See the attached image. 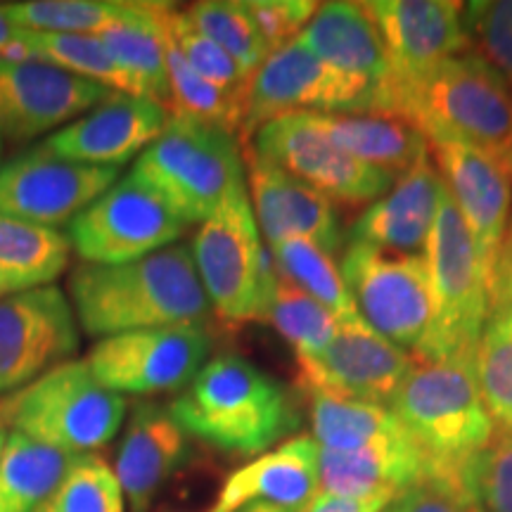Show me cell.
<instances>
[{
    "label": "cell",
    "mask_w": 512,
    "mask_h": 512,
    "mask_svg": "<svg viewBox=\"0 0 512 512\" xmlns=\"http://www.w3.org/2000/svg\"><path fill=\"white\" fill-rule=\"evenodd\" d=\"M69 302L91 337L207 325L209 297L188 245L166 247L119 266L81 264L69 278Z\"/></svg>",
    "instance_id": "1"
},
{
    "label": "cell",
    "mask_w": 512,
    "mask_h": 512,
    "mask_svg": "<svg viewBox=\"0 0 512 512\" xmlns=\"http://www.w3.org/2000/svg\"><path fill=\"white\" fill-rule=\"evenodd\" d=\"M169 411L190 439L242 458L266 453L302 425L290 389L238 354L209 358Z\"/></svg>",
    "instance_id": "2"
},
{
    "label": "cell",
    "mask_w": 512,
    "mask_h": 512,
    "mask_svg": "<svg viewBox=\"0 0 512 512\" xmlns=\"http://www.w3.org/2000/svg\"><path fill=\"white\" fill-rule=\"evenodd\" d=\"M389 408L432 460L437 482L467 494V465L489 446L496 432V422L479 394L475 361L415 366Z\"/></svg>",
    "instance_id": "3"
},
{
    "label": "cell",
    "mask_w": 512,
    "mask_h": 512,
    "mask_svg": "<svg viewBox=\"0 0 512 512\" xmlns=\"http://www.w3.org/2000/svg\"><path fill=\"white\" fill-rule=\"evenodd\" d=\"M131 174L188 226L209 221L249 192L238 136L185 117L169 119L162 136L136 159Z\"/></svg>",
    "instance_id": "4"
},
{
    "label": "cell",
    "mask_w": 512,
    "mask_h": 512,
    "mask_svg": "<svg viewBox=\"0 0 512 512\" xmlns=\"http://www.w3.org/2000/svg\"><path fill=\"white\" fill-rule=\"evenodd\" d=\"M403 119L427 140H458L482 152L512 185V91L477 53L467 50L434 69L406 95Z\"/></svg>",
    "instance_id": "5"
},
{
    "label": "cell",
    "mask_w": 512,
    "mask_h": 512,
    "mask_svg": "<svg viewBox=\"0 0 512 512\" xmlns=\"http://www.w3.org/2000/svg\"><path fill=\"white\" fill-rule=\"evenodd\" d=\"M425 261L432 316L415 354L422 363L475 361L489 323V292L475 240L446 185L425 245Z\"/></svg>",
    "instance_id": "6"
},
{
    "label": "cell",
    "mask_w": 512,
    "mask_h": 512,
    "mask_svg": "<svg viewBox=\"0 0 512 512\" xmlns=\"http://www.w3.org/2000/svg\"><path fill=\"white\" fill-rule=\"evenodd\" d=\"M128 403L95 380L83 361H67L0 401V415L12 432L57 448L67 456H88L117 437Z\"/></svg>",
    "instance_id": "7"
},
{
    "label": "cell",
    "mask_w": 512,
    "mask_h": 512,
    "mask_svg": "<svg viewBox=\"0 0 512 512\" xmlns=\"http://www.w3.org/2000/svg\"><path fill=\"white\" fill-rule=\"evenodd\" d=\"M190 249L211 311L233 325L261 323L278 268L261 242L249 192L200 223Z\"/></svg>",
    "instance_id": "8"
},
{
    "label": "cell",
    "mask_w": 512,
    "mask_h": 512,
    "mask_svg": "<svg viewBox=\"0 0 512 512\" xmlns=\"http://www.w3.org/2000/svg\"><path fill=\"white\" fill-rule=\"evenodd\" d=\"M297 112L387 117L380 95L330 69L294 38L285 48L268 55L249 81L240 138L247 140L268 121Z\"/></svg>",
    "instance_id": "9"
},
{
    "label": "cell",
    "mask_w": 512,
    "mask_h": 512,
    "mask_svg": "<svg viewBox=\"0 0 512 512\" xmlns=\"http://www.w3.org/2000/svg\"><path fill=\"white\" fill-rule=\"evenodd\" d=\"M342 278L368 328L396 347L418 349L432 316L425 254L349 242L342 252Z\"/></svg>",
    "instance_id": "10"
},
{
    "label": "cell",
    "mask_w": 512,
    "mask_h": 512,
    "mask_svg": "<svg viewBox=\"0 0 512 512\" xmlns=\"http://www.w3.org/2000/svg\"><path fill=\"white\" fill-rule=\"evenodd\" d=\"M185 228L188 223L128 174L69 223L67 238L83 264L119 266L174 247Z\"/></svg>",
    "instance_id": "11"
},
{
    "label": "cell",
    "mask_w": 512,
    "mask_h": 512,
    "mask_svg": "<svg viewBox=\"0 0 512 512\" xmlns=\"http://www.w3.org/2000/svg\"><path fill=\"white\" fill-rule=\"evenodd\" d=\"M211 347L207 325H174L100 339L86 363L95 380L119 396L176 394L207 366Z\"/></svg>",
    "instance_id": "12"
},
{
    "label": "cell",
    "mask_w": 512,
    "mask_h": 512,
    "mask_svg": "<svg viewBox=\"0 0 512 512\" xmlns=\"http://www.w3.org/2000/svg\"><path fill=\"white\" fill-rule=\"evenodd\" d=\"M252 150L332 202L368 204L387 195L394 174L363 164L325 136L313 112L285 114L254 133Z\"/></svg>",
    "instance_id": "13"
},
{
    "label": "cell",
    "mask_w": 512,
    "mask_h": 512,
    "mask_svg": "<svg viewBox=\"0 0 512 512\" xmlns=\"http://www.w3.org/2000/svg\"><path fill=\"white\" fill-rule=\"evenodd\" d=\"M79 349L74 306L53 285L0 299V396H10L72 361Z\"/></svg>",
    "instance_id": "14"
},
{
    "label": "cell",
    "mask_w": 512,
    "mask_h": 512,
    "mask_svg": "<svg viewBox=\"0 0 512 512\" xmlns=\"http://www.w3.org/2000/svg\"><path fill=\"white\" fill-rule=\"evenodd\" d=\"M363 8L380 31L392 67L396 110L403 100L451 57L470 50L463 27V3L453 0H370Z\"/></svg>",
    "instance_id": "15"
},
{
    "label": "cell",
    "mask_w": 512,
    "mask_h": 512,
    "mask_svg": "<svg viewBox=\"0 0 512 512\" xmlns=\"http://www.w3.org/2000/svg\"><path fill=\"white\" fill-rule=\"evenodd\" d=\"M119 166H91L41 147L0 166V216L60 228L119 181Z\"/></svg>",
    "instance_id": "16"
},
{
    "label": "cell",
    "mask_w": 512,
    "mask_h": 512,
    "mask_svg": "<svg viewBox=\"0 0 512 512\" xmlns=\"http://www.w3.org/2000/svg\"><path fill=\"white\" fill-rule=\"evenodd\" d=\"M112 91L48 62L0 60V133L27 143L95 110Z\"/></svg>",
    "instance_id": "17"
},
{
    "label": "cell",
    "mask_w": 512,
    "mask_h": 512,
    "mask_svg": "<svg viewBox=\"0 0 512 512\" xmlns=\"http://www.w3.org/2000/svg\"><path fill=\"white\" fill-rule=\"evenodd\" d=\"M415 361L366 323L342 325L318 356L299 358L302 387L309 394L387 406L413 373Z\"/></svg>",
    "instance_id": "18"
},
{
    "label": "cell",
    "mask_w": 512,
    "mask_h": 512,
    "mask_svg": "<svg viewBox=\"0 0 512 512\" xmlns=\"http://www.w3.org/2000/svg\"><path fill=\"white\" fill-rule=\"evenodd\" d=\"M249 200L254 219L268 247L302 238L337 256L344 252V230L335 202L259 157L252 147L245 150Z\"/></svg>",
    "instance_id": "19"
},
{
    "label": "cell",
    "mask_w": 512,
    "mask_h": 512,
    "mask_svg": "<svg viewBox=\"0 0 512 512\" xmlns=\"http://www.w3.org/2000/svg\"><path fill=\"white\" fill-rule=\"evenodd\" d=\"M171 114L155 100L114 93L95 110L43 140L41 150L69 162L124 166L140 157L169 124Z\"/></svg>",
    "instance_id": "20"
},
{
    "label": "cell",
    "mask_w": 512,
    "mask_h": 512,
    "mask_svg": "<svg viewBox=\"0 0 512 512\" xmlns=\"http://www.w3.org/2000/svg\"><path fill=\"white\" fill-rule=\"evenodd\" d=\"M434 150L446 190L463 216L472 240H475L479 264L489 283L491 268L501 252L510 226L512 185L498 164L470 145L448 138L427 140Z\"/></svg>",
    "instance_id": "21"
},
{
    "label": "cell",
    "mask_w": 512,
    "mask_h": 512,
    "mask_svg": "<svg viewBox=\"0 0 512 512\" xmlns=\"http://www.w3.org/2000/svg\"><path fill=\"white\" fill-rule=\"evenodd\" d=\"M299 41L330 69L375 91L384 102L387 117L399 119L392 67L380 31L363 3H323L299 34Z\"/></svg>",
    "instance_id": "22"
},
{
    "label": "cell",
    "mask_w": 512,
    "mask_h": 512,
    "mask_svg": "<svg viewBox=\"0 0 512 512\" xmlns=\"http://www.w3.org/2000/svg\"><path fill=\"white\" fill-rule=\"evenodd\" d=\"M188 456L190 437L169 406H136L114 460V475L131 512H150L162 486L181 470Z\"/></svg>",
    "instance_id": "23"
},
{
    "label": "cell",
    "mask_w": 512,
    "mask_h": 512,
    "mask_svg": "<svg viewBox=\"0 0 512 512\" xmlns=\"http://www.w3.org/2000/svg\"><path fill=\"white\" fill-rule=\"evenodd\" d=\"M444 178L432 157H422L406 174L396 178L392 190L363 211L351 228L349 242H366L384 252H425L437 216Z\"/></svg>",
    "instance_id": "24"
},
{
    "label": "cell",
    "mask_w": 512,
    "mask_h": 512,
    "mask_svg": "<svg viewBox=\"0 0 512 512\" xmlns=\"http://www.w3.org/2000/svg\"><path fill=\"white\" fill-rule=\"evenodd\" d=\"M320 448V446H318ZM320 491L342 498H399L403 491L437 482L432 460L415 441L401 439L363 451H318Z\"/></svg>",
    "instance_id": "25"
},
{
    "label": "cell",
    "mask_w": 512,
    "mask_h": 512,
    "mask_svg": "<svg viewBox=\"0 0 512 512\" xmlns=\"http://www.w3.org/2000/svg\"><path fill=\"white\" fill-rule=\"evenodd\" d=\"M318 451L313 437L299 434L261 453L226 479L214 508L235 512L242 505L261 501L287 512H304L320 491Z\"/></svg>",
    "instance_id": "26"
},
{
    "label": "cell",
    "mask_w": 512,
    "mask_h": 512,
    "mask_svg": "<svg viewBox=\"0 0 512 512\" xmlns=\"http://www.w3.org/2000/svg\"><path fill=\"white\" fill-rule=\"evenodd\" d=\"M325 136L347 155L399 178L430 155V143L418 126L406 119L373 114H316Z\"/></svg>",
    "instance_id": "27"
},
{
    "label": "cell",
    "mask_w": 512,
    "mask_h": 512,
    "mask_svg": "<svg viewBox=\"0 0 512 512\" xmlns=\"http://www.w3.org/2000/svg\"><path fill=\"white\" fill-rule=\"evenodd\" d=\"M166 3H157V29L162 36L164 46V64H166V81H169V114L171 117H185L204 121L226 128L240 138L242 126H245L247 114V91L235 93L219 88L216 83L204 79L190 67L188 60L171 41L162 24V12Z\"/></svg>",
    "instance_id": "28"
},
{
    "label": "cell",
    "mask_w": 512,
    "mask_h": 512,
    "mask_svg": "<svg viewBox=\"0 0 512 512\" xmlns=\"http://www.w3.org/2000/svg\"><path fill=\"white\" fill-rule=\"evenodd\" d=\"M311 430L320 448L344 453L408 439L392 408L330 394H311Z\"/></svg>",
    "instance_id": "29"
},
{
    "label": "cell",
    "mask_w": 512,
    "mask_h": 512,
    "mask_svg": "<svg viewBox=\"0 0 512 512\" xmlns=\"http://www.w3.org/2000/svg\"><path fill=\"white\" fill-rule=\"evenodd\" d=\"M157 3L131 0L124 19L110 24L98 36L114 60L143 88L145 98L169 110V81H166L164 46L157 29Z\"/></svg>",
    "instance_id": "30"
},
{
    "label": "cell",
    "mask_w": 512,
    "mask_h": 512,
    "mask_svg": "<svg viewBox=\"0 0 512 512\" xmlns=\"http://www.w3.org/2000/svg\"><path fill=\"white\" fill-rule=\"evenodd\" d=\"M74 458L10 432L0 458V512H36L67 475Z\"/></svg>",
    "instance_id": "31"
},
{
    "label": "cell",
    "mask_w": 512,
    "mask_h": 512,
    "mask_svg": "<svg viewBox=\"0 0 512 512\" xmlns=\"http://www.w3.org/2000/svg\"><path fill=\"white\" fill-rule=\"evenodd\" d=\"M24 60L48 62L81 79L110 88L112 93L145 98L140 83L114 60L98 36L88 34H31L22 31ZM150 100V98H147Z\"/></svg>",
    "instance_id": "32"
},
{
    "label": "cell",
    "mask_w": 512,
    "mask_h": 512,
    "mask_svg": "<svg viewBox=\"0 0 512 512\" xmlns=\"http://www.w3.org/2000/svg\"><path fill=\"white\" fill-rule=\"evenodd\" d=\"M72 242L57 228L0 216V271L24 290L46 287L69 266Z\"/></svg>",
    "instance_id": "33"
},
{
    "label": "cell",
    "mask_w": 512,
    "mask_h": 512,
    "mask_svg": "<svg viewBox=\"0 0 512 512\" xmlns=\"http://www.w3.org/2000/svg\"><path fill=\"white\" fill-rule=\"evenodd\" d=\"M271 256L275 261V268L287 280H292L299 290H304L318 304H323L339 323H363L335 256L302 238H292L280 242V245H273Z\"/></svg>",
    "instance_id": "34"
},
{
    "label": "cell",
    "mask_w": 512,
    "mask_h": 512,
    "mask_svg": "<svg viewBox=\"0 0 512 512\" xmlns=\"http://www.w3.org/2000/svg\"><path fill=\"white\" fill-rule=\"evenodd\" d=\"M261 323H271L299 358L318 356L332 344L342 323L278 271Z\"/></svg>",
    "instance_id": "35"
},
{
    "label": "cell",
    "mask_w": 512,
    "mask_h": 512,
    "mask_svg": "<svg viewBox=\"0 0 512 512\" xmlns=\"http://www.w3.org/2000/svg\"><path fill=\"white\" fill-rule=\"evenodd\" d=\"M0 5L12 27L19 31L95 36L124 19L131 0H24Z\"/></svg>",
    "instance_id": "36"
},
{
    "label": "cell",
    "mask_w": 512,
    "mask_h": 512,
    "mask_svg": "<svg viewBox=\"0 0 512 512\" xmlns=\"http://www.w3.org/2000/svg\"><path fill=\"white\" fill-rule=\"evenodd\" d=\"M185 12L190 22L216 46L226 50L247 74L254 76L256 69L271 55L249 15L245 0H204V3L190 5Z\"/></svg>",
    "instance_id": "37"
},
{
    "label": "cell",
    "mask_w": 512,
    "mask_h": 512,
    "mask_svg": "<svg viewBox=\"0 0 512 512\" xmlns=\"http://www.w3.org/2000/svg\"><path fill=\"white\" fill-rule=\"evenodd\" d=\"M126 498L105 458L76 456L67 475L36 512H124Z\"/></svg>",
    "instance_id": "38"
},
{
    "label": "cell",
    "mask_w": 512,
    "mask_h": 512,
    "mask_svg": "<svg viewBox=\"0 0 512 512\" xmlns=\"http://www.w3.org/2000/svg\"><path fill=\"white\" fill-rule=\"evenodd\" d=\"M162 24L166 34L171 36V41L176 43V48L181 50V55L188 60V64L197 74H202L204 79L216 83L219 88H226V91H247L252 74H247L226 50L204 36L190 22L188 12L176 10L174 5L166 3L162 12Z\"/></svg>",
    "instance_id": "39"
},
{
    "label": "cell",
    "mask_w": 512,
    "mask_h": 512,
    "mask_svg": "<svg viewBox=\"0 0 512 512\" xmlns=\"http://www.w3.org/2000/svg\"><path fill=\"white\" fill-rule=\"evenodd\" d=\"M479 394L496 427L512 432V332L489 320L475 351Z\"/></svg>",
    "instance_id": "40"
},
{
    "label": "cell",
    "mask_w": 512,
    "mask_h": 512,
    "mask_svg": "<svg viewBox=\"0 0 512 512\" xmlns=\"http://www.w3.org/2000/svg\"><path fill=\"white\" fill-rule=\"evenodd\" d=\"M463 27L472 53L489 62L512 91V0L467 3Z\"/></svg>",
    "instance_id": "41"
},
{
    "label": "cell",
    "mask_w": 512,
    "mask_h": 512,
    "mask_svg": "<svg viewBox=\"0 0 512 512\" xmlns=\"http://www.w3.org/2000/svg\"><path fill=\"white\" fill-rule=\"evenodd\" d=\"M465 489L484 512H512V432L496 427L489 446L467 465Z\"/></svg>",
    "instance_id": "42"
},
{
    "label": "cell",
    "mask_w": 512,
    "mask_h": 512,
    "mask_svg": "<svg viewBox=\"0 0 512 512\" xmlns=\"http://www.w3.org/2000/svg\"><path fill=\"white\" fill-rule=\"evenodd\" d=\"M245 3L268 53H275L299 38L320 8V3L311 0H245Z\"/></svg>",
    "instance_id": "43"
},
{
    "label": "cell",
    "mask_w": 512,
    "mask_h": 512,
    "mask_svg": "<svg viewBox=\"0 0 512 512\" xmlns=\"http://www.w3.org/2000/svg\"><path fill=\"white\" fill-rule=\"evenodd\" d=\"M382 512H484L465 491L444 482H425L403 491Z\"/></svg>",
    "instance_id": "44"
},
{
    "label": "cell",
    "mask_w": 512,
    "mask_h": 512,
    "mask_svg": "<svg viewBox=\"0 0 512 512\" xmlns=\"http://www.w3.org/2000/svg\"><path fill=\"white\" fill-rule=\"evenodd\" d=\"M396 498L373 496V498H342L318 491V496L309 503L304 512H382Z\"/></svg>",
    "instance_id": "45"
},
{
    "label": "cell",
    "mask_w": 512,
    "mask_h": 512,
    "mask_svg": "<svg viewBox=\"0 0 512 512\" xmlns=\"http://www.w3.org/2000/svg\"><path fill=\"white\" fill-rule=\"evenodd\" d=\"M0 60H24L22 55V31L12 27L0 5Z\"/></svg>",
    "instance_id": "46"
},
{
    "label": "cell",
    "mask_w": 512,
    "mask_h": 512,
    "mask_svg": "<svg viewBox=\"0 0 512 512\" xmlns=\"http://www.w3.org/2000/svg\"><path fill=\"white\" fill-rule=\"evenodd\" d=\"M17 292H24V287L19 285L15 278H10L8 273L0 271V299L10 297V294H17Z\"/></svg>",
    "instance_id": "47"
},
{
    "label": "cell",
    "mask_w": 512,
    "mask_h": 512,
    "mask_svg": "<svg viewBox=\"0 0 512 512\" xmlns=\"http://www.w3.org/2000/svg\"><path fill=\"white\" fill-rule=\"evenodd\" d=\"M235 512H287L283 508H275L271 503H261V501H254V503H247L238 508Z\"/></svg>",
    "instance_id": "48"
},
{
    "label": "cell",
    "mask_w": 512,
    "mask_h": 512,
    "mask_svg": "<svg viewBox=\"0 0 512 512\" xmlns=\"http://www.w3.org/2000/svg\"><path fill=\"white\" fill-rule=\"evenodd\" d=\"M489 320H494V323L501 325V328H505V330H510V332H512V311L498 313V316H491Z\"/></svg>",
    "instance_id": "49"
},
{
    "label": "cell",
    "mask_w": 512,
    "mask_h": 512,
    "mask_svg": "<svg viewBox=\"0 0 512 512\" xmlns=\"http://www.w3.org/2000/svg\"><path fill=\"white\" fill-rule=\"evenodd\" d=\"M8 437H10L8 425H5L3 415H0V458H3V451H5V444H8Z\"/></svg>",
    "instance_id": "50"
},
{
    "label": "cell",
    "mask_w": 512,
    "mask_h": 512,
    "mask_svg": "<svg viewBox=\"0 0 512 512\" xmlns=\"http://www.w3.org/2000/svg\"><path fill=\"white\" fill-rule=\"evenodd\" d=\"M3 150H5V138L3 133H0V159H3Z\"/></svg>",
    "instance_id": "51"
},
{
    "label": "cell",
    "mask_w": 512,
    "mask_h": 512,
    "mask_svg": "<svg viewBox=\"0 0 512 512\" xmlns=\"http://www.w3.org/2000/svg\"><path fill=\"white\" fill-rule=\"evenodd\" d=\"M207 512H221V510H216V508H211V510H207Z\"/></svg>",
    "instance_id": "52"
}]
</instances>
